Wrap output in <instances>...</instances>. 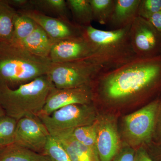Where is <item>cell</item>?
I'll use <instances>...</instances> for the list:
<instances>
[{
	"label": "cell",
	"mask_w": 161,
	"mask_h": 161,
	"mask_svg": "<svg viewBox=\"0 0 161 161\" xmlns=\"http://www.w3.org/2000/svg\"><path fill=\"white\" fill-rule=\"evenodd\" d=\"M17 11L33 20L54 41L82 35V27L71 20L49 16L35 9Z\"/></svg>",
	"instance_id": "7c38bea8"
},
{
	"label": "cell",
	"mask_w": 161,
	"mask_h": 161,
	"mask_svg": "<svg viewBox=\"0 0 161 161\" xmlns=\"http://www.w3.org/2000/svg\"><path fill=\"white\" fill-rule=\"evenodd\" d=\"M93 21L107 25L112 14L115 0H89Z\"/></svg>",
	"instance_id": "603a6c76"
},
{
	"label": "cell",
	"mask_w": 161,
	"mask_h": 161,
	"mask_svg": "<svg viewBox=\"0 0 161 161\" xmlns=\"http://www.w3.org/2000/svg\"><path fill=\"white\" fill-rule=\"evenodd\" d=\"M3 148H4V147H0V152H1V151L3 150Z\"/></svg>",
	"instance_id": "836d02e7"
},
{
	"label": "cell",
	"mask_w": 161,
	"mask_h": 161,
	"mask_svg": "<svg viewBox=\"0 0 161 161\" xmlns=\"http://www.w3.org/2000/svg\"><path fill=\"white\" fill-rule=\"evenodd\" d=\"M50 135L38 117L26 116L17 121L14 143L42 154Z\"/></svg>",
	"instance_id": "30bf717a"
},
{
	"label": "cell",
	"mask_w": 161,
	"mask_h": 161,
	"mask_svg": "<svg viewBox=\"0 0 161 161\" xmlns=\"http://www.w3.org/2000/svg\"><path fill=\"white\" fill-rule=\"evenodd\" d=\"M49 58L36 56L17 44L0 43V87L14 89L47 75Z\"/></svg>",
	"instance_id": "7a4b0ae2"
},
{
	"label": "cell",
	"mask_w": 161,
	"mask_h": 161,
	"mask_svg": "<svg viewBox=\"0 0 161 161\" xmlns=\"http://www.w3.org/2000/svg\"><path fill=\"white\" fill-rule=\"evenodd\" d=\"M148 146L150 149V152H148L151 157L155 161H161V142H152Z\"/></svg>",
	"instance_id": "4dcf8cb0"
},
{
	"label": "cell",
	"mask_w": 161,
	"mask_h": 161,
	"mask_svg": "<svg viewBox=\"0 0 161 161\" xmlns=\"http://www.w3.org/2000/svg\"><path fill=\"white\" fill-rule=\"evenodd\" d=\"M92 103H94V96L91 86L69 89H58L54 87L38 116L50 115L56 110L69 105Z\"/></svg>",
	"instance_id": "8fae6325"
},
{
	"label": "cell",
	"mask_w": 161,
	"mask_h": 161,
	"mask_svg": "<svg viewBox=\"0 0 161 161\" xmlns=\"http://www.w3.org/2000/svg\"><path fill=\"white\" fill-rule=\"evenodd\" d=\"M96 147L100 161H112L122 145L114 115H98L95 121Z\"/></svg>",
	"instance_id": "9c48e42d"
},
{
	"label": "cell",
	"mask_w": 161,
	"mask_h": 161,
	"mask_svg": "<svg viewBox=\"0 0 161 161\" xmlns=\"http://www.w3.org/2000/svg\"><path fill=\"white\" fill-rule=\"evenodd\" d=\"M17 120L7 115L0 117V147L14 143Z\"/></svg>",
	"instance_id": "cb8c5ba5"
},
{
	"label": "cell",
	"mask_w": 161,
	"mask_h": 161,
	"mask_svg": "<svg viewBox=\"0 0 161 161\" xmlns=\"http://www.w3.org/2000/svg\"><path fill=\"white\" fill-rule=\"evenodd\" d=\"M147 20L156 29L161 32V10L152 15Z\"/></svg>",
	"instance_id": "1f68e13d"
},
{
	"label": "cell",
	"mask_w": 161,
	"mask_h": 161,
	"mask_svg": "<svg viewBox=\"0 0 161 161\" xmlns=\"http://www.w3.org/2000/svg\"><path fill=\"white\" fill-rule=\"evenodd\" d=\"M42 154L48 157L52 161H71L60 142L51 135Z\"/></svg>",
	"instance_id": "d4e9b609"
},
{
	"label": "cell",
	"mask_w": 161,
	"mask_h": 161,
	"mask_svg": "<svg viewBox=\"0 0 161 161\" xmlns=\"http://www.w3.org/2000/svg\"><path fill=\"white\" fill-rule=\"evenodd\" d=\"M94 102L122 105L146 100L161 90V55L136 58L114 69L101 71L92 81Z\"/></svg>",
	"instance_id": "6da1fadb"
},
{
	"label": "cell",
	"mask_w": 161,
	"mask_h": 161,
	"mask_svg": "<svg viewBox=\"0 0 161 161\" xmlns=\"http://www.w3.org/2000/svg\"><path fill=\"white\" fill-rule=\"evenodd\" d=\"M66 131L69 133L73 138L89 148L98 155L96 147L95 122L91 125L78 127Z\"/></svg>",
	"instance_id": "7402d4cb"
},
{
	"label": "cell",
	"mask_w": 161,
	"mask_h": 161,
	"mask_svg": "<svg viewBox=\"0 0 161 161\" xmlns=\"http://www.w3.org/2000/svg\"><path fill=\"white\" fill-rule=\"evenodd\" d=\"M135 149L123 142L120 150L112 161H134Z\"/></svg>",
	"instance_id": "4316f807"
},
{
	"label": "cell",
	"mask_w": 161,
	"mask_h": 161,
	"mask_svg": "<svg viewBox=\"0 0 161 161\" xmlns=\"http://www.w3.org/2000/svg\"><path fill=\"white\" fill-rule=\"evenodd\" d=\"M94 103L62 107L50 115L38 116L50 135L94 123L98 116Z\"/></svg>",
	"instance_id": "52a82bcc"
},
{
	"label": "cell",
	"mask_w": 161,
	"mask_h": 161,
	"mask_svg": "<svg viewBox=\"0 0 161 161\" xmlns=\"http://www.w3.org/2000/svg\"><path fill=\"white\" fill-rule=\"evenodd\" d=\"M33 9L43 14L70 20L69 9L65 0H31Z\"/></svg>",
	"instance_id": "ac0fdd59"
},
{
	"label": "cell",
	"mask_w": 161,
	"mask_h": 161,
	"mask_svg": "<svg viewBox=\"0 0 161 161\" xmlns=\"http://www.w3.org/2000/svg\"><path fill=\"white\" fill-rule=\"evenodd\" d=\"M7 2L17 11L33 9L31 0H7Z\"/></svg>",
	"instance_id": "f1b7e54d"
},
{
	"label": "cell",
	"mask_w": 161,
	"mask_h": 161,
	"mask_svg": "<svg viewBox=\"0 0 161 161\" xmlns=\"http://www.w3.org/2000/svg\"><path fill=\"white\" fill-rule=\"evenodd\" d=\"M50 135L60 142L66 150L71 161H100L97 153L73 138L66 131Z\"/></svg>",
	"instance_id": "9a60e30c"
},
{
	"label": "cell",
	"mask_w": 161,
	"mask_h": 161,
	"mask_svg": "<svg viewBox=\"0 0 161 161\" xmlns=\"http://www.w3.org/2000/svg\"><path fill=\"white\" fill-rule=\"evenodd\" d=\"M101 68L91 59L52 64L47 75L55 87L69 89L91 86Z\"/></svg>",
	"instance_id": "8992f818"
},
{
	"label": "cell",
	"mask_w": 161,
	"mask_h": 161,
	"mask_svg": "<svg viewBox=\"0 0 161 161\" xmlns=\"http://www.w3.org/2000/svg\"><path fill=\"white\" fill-rule=\"evenodd\" d=\"M134 161H155L144 147L136 149Z\"/></svg>",
	"instance_id": "f546056e"
},
{
	"label": "cell",
	"mask_w": 161,
	"mask_h": 161,
	"mask_svg": "<svg viewBox=\"0 0 161 161\" xmlns=\"http://www.w3.org/2000/svg\"><path fill=\"white\" fill-rule=\"evenodd\" d=\"M141 0H115L112 14L106 26L109 30L122 29L131 26L138 16Z\"/></svg>",
	"instance_id": "5bb4252c"
},
{
	"label": "cell",
	"mask_w": 161,
	"mask_h": 161,
	"mask_svg": "<svg viewBox=\"0 0 161 161\" xmlns=\"http://www.w3.org/2000/svg\"><path fill=\"white\" fill-rule=\"evenodd\" d=\"M159 100L151 101L137 111L124 117L121 132L124 142L135 150L152 142Z\"/></svg>",
	"instance_id": "5b68a950"
},
{
	"label": "cell",
	"mask_w": 161,
	"mask_h": 161,
	"mask_svg": "<svg viewBox=\"0 0 161 161\" xmlns=\"http://www.w3.org/2000/svg\"><path fill=\"white\" fill-rule=\"evenodd\" d=\"M130 26L108 31L97 29L92 25L82 27V35L93 50L90 58L102 71L114 69L138 58L130 43Z\"/></svg>",
	"instance_id": "3957f363"
},
{
	"label": "cell",
	"mask_w": 161,
	"mask_h": 161,
	"mask_svg": "<svg viewBox=\"0 0 161 161\" xmlns=\"http://www.w3.org/2000/svg\"><path fill=\"white\" fill-rule=\"evenodd\" d=\"M17 12L8 4L7 0H0V43H11L14 20Z\"/></svg>",
	"instance_id": "d6986e66"
},
{
	"label": "cell",
	"mask_w": 161,
	"mask_h": 161,
	"mask_svg": "<svg viewBox=\"0 0 161 161\" xmlns=\"http://www.w3.org/2000/svg\"><path fill=\"white\" fill-rule=\"evenodd\" d=\"M54 87L47 75L38 77L14 89L1 86L0 106L6 115L17 121L26 116L38 117Z\"/></svg>",
	"instance_id": "277c9868"
},
{
	"label": "cell",
	"mask_w": 161,
	"mask_h": 161,
	"mask_svg": "<svg viewBox=\"0 0 161 161\" xmlns=\"http://www.w3.org/2000/svg\"><path fill=\"white\" fill-rule=\"evenodd\" d=\"M130 43L138 58L161 55V32L146 19L137 16L130 27Z\"/></svg>",
	"instance_id": "ba28073f"
},
{
	"label": "cell",
	"mask_w": 161,
	"mask_h": 161,
	"mask_svg": "<svg viewBox=\"0 0 161 161\" xmlns=\"http://www.w3.org/2000/svg\"><path fill=\"white\" fill-rule=\"evenodd\" d=\"M0 161H52L48 157L16 143L4 147L0 152Z\"/></svg>",
	"instance_id": "e0dca14e"
},
{
	"label": "cell",
	"mask_w": 161,
	"mask_h": 161,
	"mask_svg": "<svg viewBox=\"0 0 161 161\" xmlns=\"http://www.w3.org/2000/svg\"><path fill=\"white\" fill-rule=\"evenodd\" d=\"M37 23L30 18L17 12L14 20L13 37L11 43H17L28 37L34 31Z\"/></svg>",
	"instance_id": "44dd1931"
},
{
	"label": "cell",
	"mask_w": 161,
	"mask_h": 161,
	"mask_svg": "<svg viewBox=\"0 0 161 161\" xmlns=\"http://www.w3.org/2000/svg\"><path fill=\"white\" fill-rule=\"evenodd\" d=\"M68 9L71 14L72 22L83 27L92 25L93 21L92 7L89 0H67Z\"/></svg>",
	"instance_id": "ffe728a7"
},
{
	"label": "cell",
	"mask_w": 161,
	"mask_h": 161,
	"mask_svg": "<svg viewBox=\"0 0 161 161\" xmlns=\"http://www.w3.org/2000/svg\"><path fill=\"white\" fill-rule=\"evenodd\" d=\"M161 10V0H141L138 16L148 19L153 14Z\"/></svg>",
	"instance_id": "484cf974"
},
{
	"label": "cell",
	"mask_w": 161,
	"mask_h": 161,
	"mask_svg": "<svg viewBox=\"0 0 161 161\" xmlns=\"http://www.w3.org/2000/svg\"><path fill=\"white\" fill-rule=\"evenodd\" d=\"M6 115L5 111H4V110H3V108H2V107L0 106V117L4 116V115Z\"/></svg>",
	"instance_id": "d6a6232c"
},
{
	"label": "cell",
	"mask_w": 161,
	"mask_h": 161,
	"mask_svg": "<svg viewBox=\"0 0 161 161\" xmlns=\"http://www.w3.org/2000/svg\"><path fill=\"white\" fill-rule=\"evenodd\" d=\"M153 142H161V99H160L156 116L155 129L153 139Z\"/></svg>",
	"instance_id": "83f0119b"
},
{
	"label": "cell",
	"mask_w": 161,
	"mask_h": 161,
	"mask_svg": "<svg viewBox=\"0 0 161 161\" xmlns=\"http://www.w3.org/2000/svg\"><path fill=\"white\" fill-rule=\"evenodd\" d=\"M54 42L46 32L38 25L31 34L19 43L14 44L19 45L36 56L49 58L52 46Z\"/></svg>",
	"instance_id": "2e32d148"
},
{
	"label": "cell",
	"mask_w": 161,
	"mask_h": 161,
	"mask_svg": "<svg viewBox=\"0 0 161 161\" xmlns=\"http://www.w3.org/2000/svg\"><path fill=\"white\" fill-rule=\"evenodd\" d=\"M92 54V45L82 35L55 41L49 58L53 63H60L90 58Z\"/></svg>",
	"instance_id": "4fadbf2b"
}]
</instances>
